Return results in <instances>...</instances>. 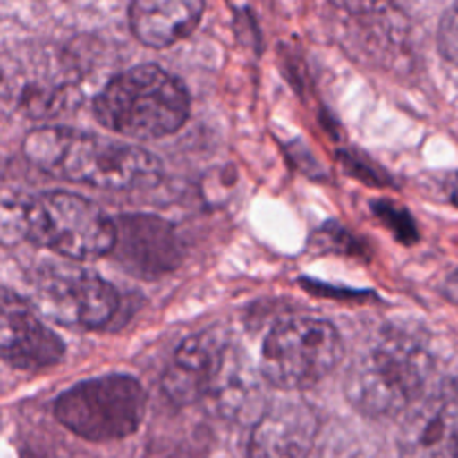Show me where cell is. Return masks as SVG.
Here are the masks:
<instances>
[{
	"label": "cell",
	"mask_w": 458,
	"mask_h": 458,
	"mask_svg": "<svg viewBox=\"0 0 458 458\" xmlns=\"http://www.w3.org/2000/svg\"><path fill=\"white\" fill-rule=\"evenodd\" d=\"M429 371L432 358L419 340L383 331L352 360L344 376V394L360 414L385 419L419 401Z\"/></svg>",
	"instance_id": "7a4b0ae2"
},
{
	"label": "cell",
	"mask_w": 458,
	"mask_h": 458,
	"mask_svg": "<svg viewBox=\"0 0 458 458\" xmlns=\"http://www.w3.org/2000/svg\"><path fill=\"white\" fill-rule=\"evenodd\" d=\"M40 313L79 329H98L119 309V293L94 271L67 264H47L31 280Z\"/></svg>",
	"instance_id": "52a82bcc"
},
{
	"label": "cell",
	"mask_w": 458,
	"mask_h": 458,
	"mask_svg": "<svg viewBox=\"0 0 458 458\" xmlns=\"http://www.w3.org/2000/svg\"><path fill=\"white\" fill-rule=\"evenodd\" d=\"M22 226L36 244L67 259H97L112 253L116 226L94 201L72 192H43L22 210Z\"/></svg>",
	"instance_id": "5b68a950"
},
{
	"label": "cell",
	"mask_w": 458,
	"mask_h": 458,
	"mask_svg": "<svg viewBox=\"0 0 458 458\" xmlns=\"http://www.w3.org/2000/svg\"><path fill=\"white\" fill-rule=\"evenodd\" d=\"M204 0H132L130 30L148 47H170L195 31Z\"/></svg>",
	"instance_id": "4fadbf2b"
},
{
	"label": "cell",
	"mask_w": 458,
	"mask_h": 458,
	"mask_svg": "<svg viewBox=\"0 0 458 458\" xmlns=\"http://www.w3.org/2000/svg\"><path fill=\"white\" fill-rule=\"evenodd\" d=\"M450 199H452V204H454L456 208H458V173L454 174V177H452V183H450Z\"/></svg>",
	"instance_id": "e0dca14e"
},
{
	"label": "cell",
	"mask_w": 458,
	"mask_h": 458,
	"mask_svg": "<svg viewBox=\"0 0 458 458\" xmlns=\"http://www.w3.org/2000/svg\"><path fill=\"white\" fill-rule=\"evenodd\" d=\"M231 371V343L217 331H201L179 344L165 369L164 389L177 405L206 401L224 389Z\"/></svg>",
	"instance_id": "ba28073f"
},
{
	"label": "cell",
	"mask_w": 458,
	"mask_h": 458,
	"mask_svg": "<svg viewBox=\"0 0 458 458\" xmlns=\"http://www.w3.org/2000/svg\"><path fill=\"white\" fill-rule=\"evenodd\" d=\"M112 255L134 276L157 277L179 264V240L173 226L150 215H128L114 222Z\"/></svg>",
	"instance_id": "7c38bea8"
},
{
	"label": "cell",
	"mask_w": 458,
	"mask_h": 458,
	"mask_svg": "<svg viewBox=\"0 0 458 458\" xmlns=\"http://www.w3.org/2000/svg\"><path fill=\"white\" fill-rule=\"evenodd\" d=\"M343 352V338L331 322L291 318L277 322L264 340L262 374L273 387L300 392L327 378Z\"/></svg>",
	"instance_id": "8992f818"
},
{
	"label": "cell",
	"mask_w": 458,
	"mask_h": 458,
	"mask_svg": "<svg viewBox=\"0 0 458 458\" xmlns=\"http://www.w3.org/2000/svg\"><path fill=\"white\" fill-rule=\"evenodd\" d=\"M25 155L52 177L103 191L148 188L161 177V164L143 148L65 128L34 130L25 139Z\"/></svg>",
	"instance_id": "6da1fadb"
},
{
	"label": "cell",
	"mask_w": 458,
	"mask_h": 458,
	"mask_svg": "<svg viewBox=\"0 0 458 458\" xmlns=\"http://www.w3.org/2000/svg\"><path fill=\"white\" fill-rule=\"evenodd\" d=\"M54 414L58 423L85 441H119L141 425L146 392L132 376H97L61 394L54 403Z\"/></svg>",
	"instance_id": "277c9868"
},
{
	"label": "cell",
	"mask_w": 458,
	"mask_h": 458,
	"mask_svg": "<svg viewBox=\"0 0 458 458\" xmlns=\"http://www.w3.org/2000/svg\"><path fill=\"white\" fill-rule=\"evenodd\" d=\"M98 123L128 139L174 134L191 114L182 81L157 65H139L114 76L94 101Z\"/></svg>",
	"instance_id": "3957f363"
},
{
	"label": "cell",
	"mask_w": 458,
	"mask_h": 458,
	"mask_svg": "<svg viewBox=\"0 0 458 458\" xmlns=\"http://www.w3.org/2000/svg\"><path fill=\"white\" fill-rule=\"evenodd\" d=\"M335 7L344 9L349 13H356V16H365V13H374L378 9L387 7L392 0H331Z\"/></svg>",
	"instance_id": "9a60e30c"
},
{
	"label": "cell",
	"mask_w": 458,
	"mask_h": 458,
	"mask_svg": "<svg viewBox=\"0 0 458 458\" xmlns=\"http://www.w3.org/2000/svg\"><path fill=\"white\" fill-rule=\"evenodd\" d=\"M320 420L300 398H280L267 407L255 423L249 458H311Z\"/></svg>",
	"instance_id": "8fae6325"
},
{
	"label": "cell",
	"mask_w": 458,
	"mask_h": 458,
	"mask_svg": "<svg viewBox=\"0 0 458 458\" xmlns=\"http://www.w3.org/2000/svg\"><path fill=\"white\" fill-rule=\"evenodd\" d=\"M438 49L452 65L458 67V0L447 9L438 27Z\"/></svg>",
	"instance_id": "5bb4252c"
},
{
	"label": "cell",
	"mask_w": 458,
	"mask_h": 458,
	"mask_svg": "<svg viewBox=\"0 0 458 458\" xmlns=\"http://www.w3.org/2000/svg\"><path fill=\"white\" fill-rule=\"evenodd\" d=\"M445 295L452 300V302L458 304V271L452 273L445 282Z\"/></svg>",
	"instance_id": "2e32d148"
},
{
	"label": "cell",
	"mask_w": 458,
	"mask_h": 458,
	"mask_svg": "<svg viewBox=\"0 0 458 458\" xmlns=\"http://www.w3.org/2000/svg\"><path fill=\"white\" fill-rule=\"evenodd\" d=\"M398 443L405 458H458V380L414 403Z\"/></svg>",
	"instance_id": "30bf717a"
},
{
	"label": "cell",
	"mask_w": 458,
	"mask_h": 458,
	"mask_svg": "<svg viewBox=\"0 0 458 458\" xmlns=\"http://www.w3.org/2000/svg\"><path fill=\"white\" fill-rule=\"evenodd\" d=\"M65 344L38 318L30 302L0 289V360L16 369L40 371L58 365Z\"/></svg>",
	"instance_id": "9c48e42d"
}]
</instances>
